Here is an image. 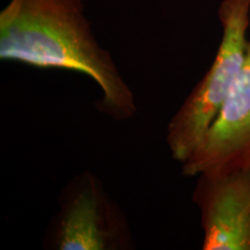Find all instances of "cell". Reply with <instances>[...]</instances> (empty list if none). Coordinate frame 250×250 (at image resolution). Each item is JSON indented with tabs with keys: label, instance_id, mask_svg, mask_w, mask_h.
<instances>
[{
	"label": "cell",
	"instance_id": "cell-1",
	"mask_svg": "<svg viewBox=\"0 0 250 250\" xmlns=\"http://www.w3.org/2000/svg\"><path fill=\"white\" fill-rule=\"evenodd\" d=\"M0 59L85 74L101 89L103 114L124 121L137 112L132 89L94 36L83 0H11L0 12Z\"/></svg>",
	"mask_w": 250,
	"mask_h": 250
},
{
	"label": "cell",
	"instance_id": "cell-3",
	"mask_svg": "<svg viewBox=\"0 0 250 250\" xmlns=\"http://www.w3.org/2000/svg\"><path fill=\"white\" fill-rule=\"evenodd\" d=\"M50 227V248L56 250H120L131 248L126 220L98 177L78 175L61 196Z\"/></svg>",
	"mask_w": 250,
	"mask_h": 250
},
{
	"label": "cell",
	"instance_id": "cell-4",
	"mask_svg": "<svg viewBox=\"0 0 250 250\" xmlns=\"http://www.w3.org/2000/svg\"><path fill=\"white\" fill-rule=\"evenodd\" d=\"M250 167V40L247 55L217 118L182 164V174L198 176Z\"/></svg>",
	"mask_w": 250,
	"mask_h": 250
},
{
	"label": "cell",
	"instance_id": "cell-2",
	"mask_svg": "<svg viewBox=\"0 0 250 250\" xmlns=\"http://www.w3.org/2000/svg\"><path fill=\"white\" fill-rule=\"evenodd\" d=\"M218 18L223 37L213 62L167 126L168 147L180 164L191 155L217 118L248 50L250 0H223Z\"/></svg>",
	"mask_w": 250,
	"mask_h": 250
},
{
	"label": "cell",
	"instance_id": "cell-5",
	"mask_svg": "<svg viewBox=\"0 0 250 250\" xmlns=\"http://www.w3.org/2000/svg\"><path fill=\"white\" fill-rule=\"evenodd\" d=\"M192 202L203 229V250H250V167L198 175Z\"/></svg>",
	"mask_w": 250,
	"mask_h": 250
}]
</instances>
